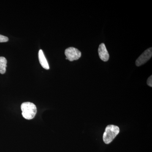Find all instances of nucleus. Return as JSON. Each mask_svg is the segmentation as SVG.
<instances>
[{
  "label": "nucleus",
  "mask_w": 152,
  "mask_h": 152,
  "mask_svg": "<svg viewBox=\"0 0 152 152\" xmlns=\"http://www.w3.org/2000/svg\"><path fill=\"white\" fill-rule=\"evenodd\" d=\"M21 109L22 115L26 119H32L37 114V108L35 105L30 102L23 103L21 106Z\"/></svg>",
  "instance_id": "obj_1"
},
{
  "label": "nucleus",
  "mask_w": 152,
  "mask_h": 152,
  "mask_svg": "<svg viewBox=\"0 0 152 152\" xmlns=\"http://www.w3.org/2000/svg\"><path fill=\"white\" fill-rule=\"evenodd\" d=\"M120 132L119 128L118 126L110 125L106 127L103 136L104 142L109 144L111 142Z\"/></svg>",
  "instance_id": "obj_2"
},
{
  "label": "nucleus",
  "mask_w": 152,
  "mask_h": 152,
  "mask_svg": "<svg viewBox=\"0 0 152 152\" xmlns=\"http://www.w3.org/2000/svg\"><path fill=\"white\" fill-rule=\"evenodd\" d=\"M65 54L66 57V59L69 60L70 61L78 60L81 56V52L73 47H70L66 49Z\"/></svg>",
  "instance_id": "obj_3"
},
{
  "label": "nucleus",
  "mask_w": 152,
  "mask_h": 152,
  "mask_svg": "<svg viewBox=\"0 0 152 152\" xmlns=\"http://www.w3.org/2000/svg\"><path fill=\"white\" fill-rule=\"evenodd\" d=\"M152 56V48L147 49L136 61V65L140 66L147 62L151 58Z\"/></svg>",
  "instance_id": "obj_4"
},
{
  "label": "nucleus",
  "mask_w": 152,
  "mask_h": 152,
  "mask_svg": "<svg viewBox=\"0 0 152 152\" xmlns=\"http://www.w3.org/2000/svg\"><path fill=\"white\" fill-rule=\"evenodd\" d=\"M98 53L99 56L102 61L104 62L108 61L110 56L104 44L102 43L99 45L98 49Z\"/></svg>",
  "instance_id": "obj_5"
},
{
  "label": "nucleus",
  "mask_w": 152,
  "mask_h": 152,
  "mask_svg": "<svg viewBox=\"0 0 152 152\" xmlns=\"http://www.w3.org/2000/svg\"><path fill=\"white\" fill-rule=\"evenodd\" d=\"M39 59L40 64L43 68L46 70L50 69L48 63L44 55L43 52L42 50H40L39 52Z\"/></svg>",
  "instance_id": "obj_6"
},
{
  "label": "nucleus",
  "mask_w": 152,
  "mask_h": 152,
  "mask_svg": "<svg viewBox=\"0 0 152 152\" xmlns=\"http://www.w3.org/2000/svg\"><path fill=\"white\" fill-rule=\"evenodd\" d=\"M7 60L5 57H0V74H4L6 72Z\"/></svg>",
  "instance_id": "obj_7"
},
{
  "label": "nucleus",
  "mask_w": 152,
  "mask_h": 152,
  "mask_svg": "<svg viewBox=\"0 0 152 152\" xmlns=\"http://www.w3.org/2000/svg\"><path fill=\"white\" fill-rule=\"evenodd\" d=\"M9 41V38L5 36L0 34V43L6 42Z\"/></svg>",
  "instance_id": "obj_8"
},
{
  "label": "nucleus",
  "mask_w": 152,
  "mask_h": 152,
  "mask_svg": "<svg viewBox=\"0 0 152 152\" xmlns=\"http://www.w3.org/2000/svg\"><path fill=\"white\" fill-rule=\"evenodd\" d=\"M147 84L149 86L152 87V76H150L149 77L147 80Z\"/></svg>",
  "instance_id": "obj_9"
}]
</instances>
